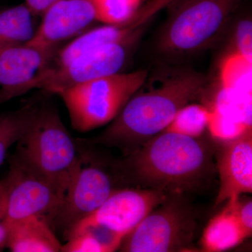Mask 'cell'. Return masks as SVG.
<instances>
[{
	"mask_svg": "<svg viewBox=\"0 0 252 252\" xmlns=\"http://www.w3.org/2000/svg\"><path fill=\"white\" fill-rule=\"evenodd\" d=\"M210 83L205 74L185 64L161 63L149 71L140 89L100 135L77 140L128 155L165 130L182 107L202 98Z\"/></svg>",
	"mask_w": 252,
	"mask_h": 252,
	"instance_id": "obj_1",
	"label": "cell"
},
{
	"mask_svg": "<svg viewBox=\"0 0 252 252\" xmlns=\"http://www.w3.org/2000/svg\"><path fill=\"white\" fill-rule=\"evenodd\" d=\"M112 166L119 180L182 193L198 189L210 177L212 152L200 137L162 131Z\"/></svg>",
	"mask_w": 252,
	"mask_h": 252,
	"instance_id": "obj_2",
	"label": "cell"
},
{
	"mask_svg": "<svg viewBox=\"0 0 252 252\" xmlns=\"http://www.w3.org/2000/svg\"><path fill=\"white\" fill-rule=\"evenodd\" d=\"M246 0H172L156 38L161 63L185 64L225 35Z\"/></svg>",
	"mask_w": 252,
	"mask_h": 252,
	"instance_id": "obj_3",
	"label": "cell"
},
{
	"mask_svg": "<svg viewBox=\"0 0 252 252\" xmlns=\"http://www.w3.org/2000/svg\"><path fill=\"white\" fill-rule=\"evenodd\" d=\"M16 144V153L42 172L64 198L82 159L58 111L51 106L35 107Z\"/></svg>",
	"mask_w": 252,
	"mask_h": 252,
	"instance_id": "obj_4",
	"label": "cell"
},
{
	"mask_svg": "<svg viewBox=\"0 0 252 252\" xmlns=\"http://www.w3.org/2000/svg\"><path fill=\"white\" fill-rule=\"evenodd\" d=\"M148 74L147 69L117 73L59 93L67 107L72 128L86 132L110 124Z\"/></svg>",
	"mask_w": 252,
	"mask_h": 252,
	"instance_id": "obj_5",
	"label": "cell"
},
{
	"mask_svg": "<svg viewBox=\"0 0 252 252\" xmlns=\"http://www.w3.org/2000/svg\"><path fill=\"white\" fill-rule=\"evenodd\" d=\"M195 228L193 210L182 193H170L124 237L119 250L125 252L185 251L193 243Z\"/></svg>",
	"mask_w": 252,
	"mask_h": 252,
	"instance_id": "obj_6",
	"label": "cell"
},
{
	"mask_svg": "<svg viewBox=\"0 0 252 252\" xmlns=\"http://www.w3.org/2000/svg\"><path fill=\"white\" fill-rule=\"evenodd\" d=\"M0 190L9 225L32 216L44 217L51 225L64 200L54 184L16 152L10 157Z\"/></svg>",
	"mask_w": 252,
	"mask_h": 252,
	"instance_id": "obj_7",
	"label": "cell"
},
{
	"mask_svg": "<svg viewBox=\"0 0 252 252\" xmlns=\"http://www.w3.org/2000/svg\"><path fill=\"white\" fill-rule=\"evenodd\" d=\"M77 141L82 163L68 188L62 205L51 223L53 230L67 235L81 220L95 211L116 188L117 175H111L91 153L87 144Z\"/></svg>",
	"mask_w": 252,
	"mask_h": 252,
	"instance_id": "obj_8",
	"label": "cell"
},
{
	"mask_svg": "<svg viewBox=\"0 0 252 252\" xmlns=\"http://www.w3.org/2000/svg\"><path fill=\"white\" fill-rule=\"evenodd\" d=\"M137 43L112 44L99 48L59 67L44 69L23 88L22 94L34 89L49 94L98 78L122 72Z\"/></svg>",
	"mask_w": 252,
	"mask_h": 252,
	"instance_id": "obj_9",
	"label": "cell"
},
{
	"mask_svg": "<svg viewBox=\"0 0 252 252\" xmlns=\"http://www.w3.org/2000/svg\"><path fill=\"white\" fill-rule=\"evenodd\" d=\"M168 195L158 189H115L98 209L73 227H99L124 238Z\"/></svg>",
	"mask_w": 252,
	"mask_h": 252,
	"instance_id": "obj_10",
	"label": "cell"
},
{
	"mask_svg": "<svg viewBox=\"0 0 252 252\" xmlns=\"http://www.w3.org/2000/svg\"><path fill=\"white\" fill-rule=\"evenodd\" d=\"M162 10L152 0L140 6L134 16L123 22L104 24L86 31L56 51L45 69L59 67L83 55L105 46L137 43L149 23Z\"/></svg>",
	"mask_w": 252,
	"mask_h": 252,
	"instance_id": "obj_11",
	"label": "cell"
},
{
	"mask_svg": "<svg viewBox=\"0 0 252 252\" xmlns=\"http://www.w3.org/2000/svg\"><path fill=\"white\" fill-rule=\"evenodd\" d=\"M94 21H97V11L91 0H59L42 15L27 44L56 52L61 43L80 35Z\"/></svg>",
	"mask_w": 252,
	"mask_h": 252,
	"instance_id": "obj_12",
	"label": "cell"
},
{
	"mask_svg": "<svg viewBox=\"0 0 252 252\" xmlns=\"http://www.w3.org/2000/svg\"><path fill=\"white\" fill-rule=\"evenodd\" d=\"M223 143L217 155L220 189L216 205L233 203L243 194L252 192V127Z\"/></svg>",
	"mask_w": 252,
	"mask_h": 252,
	"instance_id": "obj_13",
	"label": "cell"
},
{
	"mask_svg": "<svg viewBox=\"0 0 252 252\" xmlns=\"http://www.w3.org/2000/svg\"><path fill=\"white\" fill-rule=\"evenodd\" d=\"M56 53L28 44L0 49V105L22 95L23 88L45 69Z\"/></svg>",
	"mask_w": 252,
	"mask_h": 252,
	"instance_id": "obj_14",
	"label": "cell"
},
{
	"mask_svg": "<svg viewBox=\"0 0 252 252\" xmlns=\"http://www.w3.org/2000/svg\"><path fill=\"white\" fill-rule=\"evenodd\" d=\"M62 245L44 217L32 216L9 225L7 248L13 252H59Z\"/></svg>",
	"mask_w": 252,
	"mask_h": 252,
	"instance_id": "obj_15",
	"label": "cell"
},
{
	"mask_svg": "<svg viewBox=\"0 0 252 252\" xmlns=\"http://www.w3.org/2000/svg\"><path fill=\"white\" fill-rule=\"evenodd\" d=\"M34 17L24 3L0 10V49L31 41L37 28Z\"/></svg>",
	"mask_w": 252,
	"mask_h": 252,
	"instance_id": "obj_16",
	"label": "cell"
},
{
	"mask_svg": "<svg viewBox=\"0 0 252 252\" xmlns=\"http://www.w3.org/2000/svg\"><path fill=\"white\" fill-rule=\"evenodd\" d=\"M248 238L235 217L225 207L223 211L214 217L204 230L201 245L204 251H226Z\"/></svg>",
	"mask_w": 252,
	"mask_h": 252,
	"instance_id": "obj_17",
	"label": "cell"
},
{
	"mask_svg": "<svg viewBox=\"0 0 252 252\" xmlns=\"http://www.w3.org/2000/svg\"><path fill=\"white\" fill-rule=\"evenodd\" d=\"M122 237L97 226H74L65 237L63 252H112L119 250Z\"/></svg>",
	"mask_w": 252,
	"mask_h": 252,
	"instance_id": "obj_18",
	"label": "cell"
},
{
	"mask_svg": "<svg viewBox=\"0 0 252 252\" xmlns=\"http://www.w3.org/2000/svg\"><path fill=\"white\" fill-rule=\"evenodd\" d=\"M210 109L195 102L187 104L179 111L164 131L176 132L189 137H201L207 129Z\"/></svg>",
	"mask_w": 252,
	"mask_h": 252,
	"instance_id": "obj_19",
	"label": "cell"
},
{
	"mask_svg": "<svg viewBox=\"0 0 252 252\" xmlns=\"http://www.w3.org/2000/svg\"><path fill=\"white\" fill-rule=\"evenodd\" d=\"M36 106L28 104L21 109L0 115V165L8 151L24 133Z\"/></svg>",
	"mask_w": 252,
	"mask_h": 252,
	"instance_id": "obj_20",
	"label": "cell"
},
{
	"mask_svg": "<svg viewBox=\"0 0 252 252\" xmlns=\"http://www.w3.org/2000/svg\"><path fill=\"white\" fill-rule=\"evenodd\" d=\"M250 127H252L251 124L230 117L217 107L210 109L207 130L217 140L223 142L233 140Z\"/></svg>",
	"mask_w": 252,
	"mask_h": 252,
	"instance_id": "obj_21",
	"label": "cell"
},
{
	"mask_svg": "<svg viewBox=\"0 0 252 252\" xmlns=\"http://www.w3.org/2000/svg\"><path fill=\"white\" fill-rule=\"evenodd\" d=\"M97 11V21L104 24L123 22L132 17L142 0H91Z\"/></svg>",
	"mask_w": 252,
	"mask_h": 252,
	"instance_id": "obj_22",
	"label": "cell"
},
{
	"mask_svg": "<svg viewBox=\"0 0 252 252\" xmlns=\"http://www.w3.org/2000/svg\"><path fill=\"white\" fill-rule=\"evenodd\" d=\"M234 20V19H233ZM229 47L231 57H238L251 63L252 54V19L248 14L233 21Z\"/></svg>",
	"mask_w": 252,
	"mask_h": 252,
	"instance_id": "obj_23",
	"label": "cell"
},
{
	"mask_svg": "<svg viewBox=\"0 0 252 252\" xmlns=\"http://www.w3.org/2000/svg\"><path fill=\"white\" fill-rule=\"evenodd\" d=\"M235 217L248 238L252 233V200L240 201V198L233 203H227L225 206Z\"/></svg>",
	"mask_w": 252,
	"mask_h": 252,
	"instance_id": "obj_24",
	"label": "cell"
},
{
	"mask_svg": "<svg viewBox=\"0 0 252 252\" xmlns=\"http://www.w3.org/2000/svg\"><path fill=\"white\" fill-rule=\"evenodd\" d=\"M9 233V225L6 220L4 199L0 190V252L7 248Z\"/></svg>",
	"mask_w": 252,
	"mask_h": 252,
	"instance_id": "obj_25",
	"label": "cell"
},
{
	"mask_svg": "<svg viewBox=\"0 0 252 252\" xmlns=\"http://www.w3.org/2000/svg\"><path fill=\"white\" fill-rule=\"evenodd\" d=\"M59 0H24V4L35 16H42L50 6Z\"/></svg>",
	"mask_w": 252,
	"mask_h": 252,
	"instance_id": "obj_26",
	"label": "cell"
},
{
	"mask_svg": "<svg viewBox=\"0 0 252 252\" xmlns=\"http://www.w3.org/2000/svg\"><path fill=\"white\" fill-rule=\"evenodd\" d=\"M166 1H168V2H170V1H172V0H166Z\"/></svg>",
	"mask_w": 252,
	"mask_h": 252,
	"instance_id": "obj_27",
	"label": "cell"
}]
</instances>
